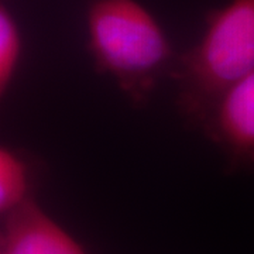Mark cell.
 Wrapping results in <instances>:
<instances>
[{
  "label": "cell",
  "instance_id": "obj_1",
  "mask_svg": "<svg viewBox=\"0 0 254 254\" xmlns=\"http://www.w3.org/2000/svg\"><path fill=\"white\" fill-rule=\"evenodd\" d=\"M88 51L134 105H144L171 73L177 53L150 10L137 0H93L86 11Z\"/></svg>",
  "mask_w": 254,
  "mask_h": 254
},
{
  "label": "cell",
  "instance_id": "obj_2",
  "mask_svg": "<svg viewBox=\"0 0 254 254\" xmlns=\"http://www.w3.org/2000/svg\"><path fill=\"white\" fill-rule=\"evenodd\" d=\"M254 71V0H230L209 13L199 40L177 55V106L199 127L219 95Z\"/></svg>",
  "mask_w": 254,
  "mask_h": 254
},
{
  "label": "cell",
  "instance_id": "obj_3",
  "mask_svg": "<svg viewBox=\"0 0 254 254\" xmlns=\"http://www.w3.org/2000/svg\"><path fill=\"white\" fill-rule=\"evenodd\" d=\"M229 173L254 174V71L222 92L200 123Z\"/></svg>",
  "mask_w": 254,
  "mask_h": 254
},
{
  "label": "cell",
  "instance_id": "obj_4",
  "mask_svg": "<svg viewBox=\"0 0 254 254\" xmlns=\"http://www.w3.org/2000/svg\"><path fill=\"white\" fill-rule=\"evenodd\" d=\"M0 240L9 254H89L36 198L0 222Z\"/></svg>",
  "mask_w": 254,
  "mask_h": 254
},
{
  "label": "cell",
  "instance_id": "obj_5",
  "mask_svg": "<svg viewBox=\"0 0 254 254\" xmlns=\"http://www.w3.org/2000/svg\"><path fill=\"white\" fill-rule=\"evenodd\" d=\"M34 174L27 160L0 144V222L34 198Z\"/></svg>",
  "mask_w": 254,
  "mask_h": 254
},
{
  "label": "cell",
  "instance_id": "obj_6",
  "mask_svg": "<svg viewBox=\"0 0 254 254\" xmlns=\"http://www.w3.org/2000/svg\"><path fill=\"white\" fill-rule=\"evenodd\" d=\"M23 40L13 16L0 4V105L17 72Z\"/></svg>",
  "mask_w": 254,
  "mask_h": 254
},
{
  "label": "cell",
  "instance_id": "obj_7",
  "mask_svg": "<svg viewBox=\"0 0 254 254\" xmlns=\"http://www.w3.org/2000/svg\"><path fill=\"white\" fill-rule=\"evenodd\" d=\"M0 254H9L6 252V249H4V246L1 243V240H0Z\"/></svg>",
  "mask_w": 254,
  "mask_h": 254
}]
</instances>
